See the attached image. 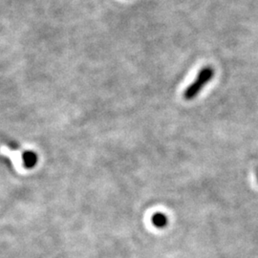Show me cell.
I'll use <instances>...</instances> for the list:
<instances>
[{"label":"cell","mask_w":258,"mask_h":258,"mask_svg":"<svg viewBox=\"0 0 258 258\" xmlns=\"http://www.w3.org/2000/svg\"><path fill=\"white\" fill-rule=\"evenodd\" d=\"M214 76V70L212 67L208 66L205 67L197 75L196 79L194 83L187 86V88L184 90V98L187 101L194 100L197 97V95L203 90L204 87L210 83Z\"/></svg>","instance_id":"1"},{"label":"cell","mask_w":258,"mask_h":258,"mask_svg":"<svg viewBox=\"0 0 258 258\" xmlns=\"http://www.w3.org/2000/svg\"><path fill=\"white\" fill-rule=\"evenodd\" d=\"M38 162V156L35 151L26 150L22 153V164L27 169H32L37 166Z\"/></svg>","instance_id":"2"},{"label":"cell","mask_w":258,"mask_h":258,"mask_svg":"<svg viewBox=\"0 0 258 258\" xmlns=\"http://www.w3.org/2000/svg\"><path fill=\"white\" fill-rule=\"evenodd\" d=\"M151 222H152L153 226L156 227L158 229H164V228H166L167 224H168V219H167L166 214L161 213V212H157V213L152 215Z\"/></svg>","instance_id":"3"},{"label":"cell","mask_w":258,"mask_h":258,"mask_svg":"<svg viewBox=\"0 0 258 258\" xmlns=\"http://www.w3.org/2000/svg\"><path fill=\"white\" fill-rule=\"evenodd\" d=\"M6 145L12 150H18L20 148V145L16 141H8V142H6Z\"/></svg>","instance_id":"4"},{"label":"cell","mask_w":258,"mask_h":258,"mask_svg":"<svg viewBox=\"0 0 258 258\" xmlns=\"http://www.w3.org/2000/svg\"><path fill=\"white\" fill-rule=\"evenodd\" d=\"M257 181H258V173H257Z\"/></svg>","instance_id":"5"}]
</instances>
